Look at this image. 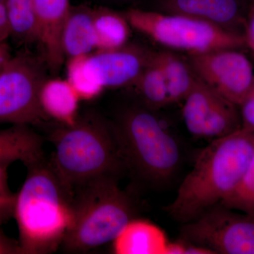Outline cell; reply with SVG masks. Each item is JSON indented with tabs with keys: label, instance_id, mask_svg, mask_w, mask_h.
Instances as JSON below:
<instances>
[{
	"label": "cell",
	"instance_id": "obj_1",
	"mask_svg": "<svg viewBox=\"0 0 254 254\" xmlns=\"http://www.w3.org/2000/svg\"><path fill=\"white\" fill-rule=\"evenodd\" d=\"M254 156L253 130L242 127L210 141L164 210L182 224L195 220L231 193Z\"/></svg>",
	"mask_w": 254,
	"mask_h": 254
},
{
	"label": "cell",
	"instance_id": "obj_2",
	"mask_svg": "<svg viewBox=\"0 0 254 254\" xmlns=\"http://www.w3.org/2000/svg\"><path fill=\"white\" fill-rule=\"evenodd\" d=\"M50 139L54 146L50 164L72 194L88 182L107 177L120 179L128 170L115 124L99 115L79 116L72 126L55 129Z\"/></svg>",
	"mask_w": 254,
	"mask_h": 254
},
{
	"label": "cell",
	"instance_id": "obj_3",
	"mask_svg": "<svg viewBox=\"0 0 254 254\" xmlns=\"http://www.w3.org/2000/svg\"><path fill=\"white\" fill-rule=\"evenodd\" d=\"M26 168L14 210L18 244L22 254L53 253L71 223L73 194L45 158Z\"/></svg>",
	"mask_w": 254,
	"mask_h": 254
},
{
	"label": "cell",
	"instance_id": "obj_4",
	"mask_svg": "<svg viewBox=\"0 0 254 254\" xmlns=\"http://www.w3.org/2000/svg\"><path fill=\"white\" fill-rule=\"evenodd\" d=\"M136 214L134 200L119 186V179L88 182L73 193L72 218L61 248L81 253L113 242Z\"/></svg>",
	"mask_w": 254,
	"mask_h": 254
},
{
	"label": "cell",
	"instance_id": "obj_5",
	"mask_svg": "<svg viewBox=\"0 0 254 254\" xmlns=\"http://www.w3.org/2000/svg\"><path fill=\"white\" fill-rule=\"evenodd\" d=\"M128 170L153 186H164L181 167V142L153 110L131 105L119 113L115 123Z\"/></svg>",
	"mask_w": 254,
	"mask_h": 254
},
{
	"label": "cell",
	"instance_id": "obj_6",
	"mask_svg": "<svg viewBox=\"0 0 254 254\" xmlns=\"http://www.w3.org/2000/svg\"><path fill=\"white\" fill-rule=\"evenodd\" d=\"M125 15L133 29L165 48L188 55L245 46L238 32L190 16L138 9H128Z\"/></svg>",
	"mask_w": 254,
	"mask_h": 254
},
{
	"label": "cell",
	"instance_id": "obj_7",
	"mask_svg": "<svg viewBox=\"0 0 254 254\" xmlns=\"http://www.w3.org/2000/svg\"><path fill=\"white\" fill-rule=\"evenodd\" d=\"M44 65L27 52L11 55L0 74V125H38L49 120L39 92L46 79Z\"/></svg>",
	"mask_w": 254,
	"mask_h": 254
},
{
	"label": "cell",
	"instance_id": "obj_8",
	"mask_svg": "<svg viewBox=\"0 0 254 254\" xmlns=\"http://www.w3.org/2000/svg\"><path fill=\"white\" fill-rule=\"evenodd\" d=\"M182 240L213 254H254V216L215 205L182 224Z\"/></svg>",
	"mask_w": 254,
	"mask_h": 254
},
{
	"label": "cell",
	"instance_id": "obj_9",
	"mask_svg": "<svg viewBox=\"0 0 254 254\" xmlns=\"http://www.w3.org/2000/svg\"><path fill=\"white\" fill-rule=\"evenodd\" d=\"M183 102L182 117L185 126L196 138L211 141L242 127L239 106L198 78H195L193 88Z\"/></svg>",
	"mask_w": 254,
	"mask_h": 254
},
{
	"label": "cell",
	"instance_id": "obj_10",
	"mask_svg": "<svg viewBox=\"0 0 254 254\" xmlns=\"http://www.w3.org/2000/svg\"><path fill=\"white\" fill-rule=\"evenodd\" d=\"M187 61L197 78L240 107L254 76L247 57L236 49L190 54Z\"/></svg>",
	"mask_w": 254,
	"mask_h": 254
},
{
	"label": "cell",
	"instance_id": "obj_11",
	"mask_svg": "<svg viewBox=\"0 0 254 254\" xmlns=\"http://www.w3.org/2000/svg\"><path fill=\"white\" fill-rule=\"evenodd\" d=\"M153 52L136 45L95 50L90 58L105 88L133 86L150 63Z\"/></svg>",
	"mask_w": 254,
	"mask_h": 254
},
{
	"label": "cell",
	"instance_id": "obj_12",
	"mask_svg": "<svg viewBox=\"0 0 254 254\" xmlns=\"http://www.w3.org/2000/svg\"><path fill=\"white\" fill-rule=\"evenodd\" d=\"M38 30V42L43 47L47 66L58 72L64 62L62 32L71 5L69 0H33Z\"/></svg>",
	"mask_w": 254,
	"mask_h": 254
},
{
	"label": "cell",
	"instance_id": "obj_13",
	"mask_svg": "<svg viewBox=\"0 0 254 254\" xmlns=\"http://www.w3.org/2000/svg\"><path fill=\"white\" fill-rule=\"evenodd\" d=\"M160 8L164 13L198 18L232 31L238 32L243 22L240 0H160Z\"/></svg>",
	"mask_w": 254,
	"mask_h": 254
},
{
	"label": "cell",
	"instance_id": "obj_14",
	"mask_svg": "<svg viewBox=\"0 0 254 254\" xmlns=\"http://www.w3.org/2000/svg\"><path fill=\"white\" fill-rule=\"evenodd\" d=\"M169 242L162 229L148 220L134 218L113 242L116 254H166Z\"/></svg>",
	"mask_w": 254,
	"mask_h": 254
},
{
	"label": "cell",
	"instance_id": "obj_15",
	"mask_svg": "<svg viewBox=\"0 0 254 254\" xmlns=\"http://www.w3.org/2000/svg\"><path fill=\"white\" fill-rule=\"evenodd\" d=\"M43 139L26 125L0 129V164L20 161L28 167L44 159Z\"/></svg>",
	"mask_w": 254,
	"mask_h": 254
},
{
	"label": "cell",
	"instance_id": "obj_16",
	"mask_svg": "<svg viewBox=\"0 0 254 254\" xmlns=\"http://www.w3.org/2000/svg\"><path fill=\"white\" fill-rule=\"evenodd\" d=\"M79 97L66 79L47 78L39 92L42 110L48 119L72 126L79 118Z\"/></svg>",
	"mask_w": 254,
	"mask_h": 254
},
{
	"label": "cell",
	"instance_id": "obj_17",
	"mask_svg": "<svg viewBox=\"0 0 254 254\" xmlns=\"http://www.w3.org/2000/svg\"><path fill=\"white\" fill-rule=\"evenodd\" d=\"M93 11L83 5L70 8L62 32L65 59L91 54L97 50Z\"/></svg>",
	"mask_w": 254,
	"mask_h": 254
},
{
	"label": "cell",
	"instance_id": "obj_18",
	"mask_svg": "<svg viewBox=\"0 0 254 254\" xmlns=\"http://www.w3.org/2000/svg\"><path fill=\"white\" fill-rule=\"evenodd\" d=\"M154 58L165 78L170 105L184 101L196 78L187 60L170 50L155 53Z\"/></svg>",
	"mask_w": 254,
	"mask_h": 254
},
{
	"label": "cell",
	"instance_id": "obj_19",
	"mask_svg": "<svg viewBox=\"0 0 254 254\" xmlns=\"http://www.w3.org/2000/svg\"><path fill=\"white\" fill-rule=\"evenodd\" d=\"M93 25L96 50L117 49L128 44L131 27L125 14L108 8H97L93 11Z\"/></svg>",
	"mask_w": 254,
	"mask_h": 254
},
{
	"label": "cell",
	"instance_id": "obj_20",
	"mask_svg": "<svg viewBox=\"0 0 254 254\" xmlns=\"http://www.w3.org/2000/svg\"><path fill=\"white\" fill-rule=\"evenodd\" d=\"M89 55L73 57L66 62V79L81 100L95 99L105 89Z\"/></svg>",
	"mask_w": 254,
	"mask_h": 254
},
{
	"label": "cell",
	"instance_id": "obj_21",
	"mask_svg": "<svg viewBox=\"0 0 254 254\" xmlns=\"http://www.w3.org/2000/svg\"><path fill=\"white\" fill-rule=\"evenodd\" d=\"M11 37L21 44L38 42V30L33 0H4Z\"/></svg>",
	"mask_w": 254,
	"mask_h": 254
},
{
	"label": "cell",
	"instance_id": "obj_22",
	"mask_svg": "<svg viewBox=\"0 0 254 254\" xmlns=\"http://www.w3.org/2000/svg\"><path fill=\"white\" fill-rule=\"evenodd\" d=\"M154 54L133 86L143 103V106L155 110L170 105L168 88Z\"/></svg>",
	"mask_w": 254,
	"mask_h": 254
},
{
	"label": "cell",
	"instance_id": "obj_23",
	"mask_svg": "<svg viewBox=\"0 0 254 254\" xmlns=\"http://www.w3.org/2000/svg\"><path fill=\"white\" fill-rule=\"evenodd\" d=\"M220 204L254 216V156L237 186Z\"/></svg>",
	"mask_w": 254,
	"mask_h": 254
},
{
	"label": "cell",
	"instance_id": "obj_24",
	"mask_svg": "<svg viewBox=\"0 0 254 254\" xmlns=\"http://www.w3.org/2000/svg\"><path fill=\"white\" fill-rule=\"evenodd\" d=\"M9 165L0 164V227L14 218L17 193L10 189L8 168Z\"/></svg>",
	"mask_w": 254,
	"mask_h": 254
},
{
	"label": "cell",
	"instance_id": "obj_25",
	"mask_svg": "<svg viewBox=\"0 0 254 254\" xmlns=\"http://www.w3.org/2000/svg\"><path fill=\"white\" fill-rule=\"evenodd\" d=\"M239 108L242 127L254 131V76L250 90Z\"/></svg>",
	"mask_w": 254,
	"mask_h": 254
},
{
	"label": "cell",
	"instance_id": "obj_26",
	"mask_svg": "<svg viewBox=\"0 0 254 254\" xmlns=\"http://www.w3.org/2000/svg\"><path fill=\"white\" fill-rule=\"evenodd\" d=\"M0 254H22L19 244L6 235L0 227Z\"/></svg>",
	"mask_w": 254,
	"mask_h": 254
},
{
	"label": "cell",
	"instance_id": "obj_27",
	"mask_svg": "<svg viewBox=\"0 0 254 254\" xmlns=\"http://www.w3.org/2000/svg\"><path fill=\"white\" fill-rule=\"evenodd\" d=\"M245 45L254 53V5L251 9L248 17L245 21Z\"/></svg>",
	"mask_w": 254,
	"mask_h": 254
},
{
	"label": "cell",
	"instance_id": "obj_28",
	"mask_svg": "<svg viewBox=\"0 0 254 254\" xmlns=\"http://www.w3.org/2000/svg\"><path fill=\"white\" fill-rule=\"evenodd\" d=\"M11 37V30L4 2H0V43Z\"/></svg>",
	"mask_w": 254,
	"mask_h": 254
},
{
	"label": "cell",
	"instance_id": "obj_29",
	"mask_svg": "<svg viewBox=\"0 0 254 254\" xmlns=\"http://www.w3.org/2000/svg\"><path fill=\"white\" fill-rule=\"evenodd\" d=\"M11 56L10 48L6 42L0 43V74H1V71L4 68L5 64Z\"/></svg>",
	"mask_w": 254,
	"mask_h": 254
},
{
	"label": "cell",
	"instance_id": "obj_30",
	"mask_svg": "<svg viewBox=\"0 0 254 254\" xmlns=\"http://www.w3.org/2000/svg\"><path fill=\"white\" fill-rule=\"evenodd\" d=\"M4 1V0H0V2H3Z\"/></svg>",
	"mask_w": 254,
	"mask_h": 254
}]
</instances>
